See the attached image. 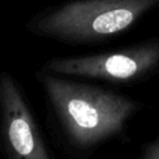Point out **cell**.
Here are the masks:
<instances>
[{
    "label": "cell",
    "mask_w": 159,
    "mask_h": 159,
    "mask_svg": "<svg viewBox=\"0 0 159 159\" xmlns=\"http://www.w3.org/2000/svg\"><path fill=\"white\" fill-rule=\"evenodd\" d=\"M159 10V0H67L34 14L25 29L66 45H97L135 26Z\"/></svg>",
    "instance_id": "obj_2"
},
{
    "label": "cell",
    "mask_w": 159,
    "mask_h": 159,
    "mask_svg": "<svg viewBox=\"0 0 159 159\" xmlns=\"http://www.w3.org/2000/svg\"><path fill=\"white\" fill-rule=\"evenodd\" d=\"M46 122L70 159H89L111 142L125 143L133 119L145 108L137 98L106 87L39 68Z\"/></svg>",
    "instance_id": "obj_1"
},
{
    "label": "cell",
    "mask_w": 159,
    "mask_h": 159,
    "mask_svg": "<svg viewBox=\"0 0 159 159\" xmlns=\"http://www.w3.org/2000/svg\"><path fill=\"white\" fill-rule=\"evenodd\" d=\"M0 153L2 159H55L19 80L0 71Z\"/></svg>",
    "instance_id": "obj_4"
},
{
    "label": "cell",
    "mask_w": 159,
    "mask_h": 159,
    "mask_svg": "<svg viewBox=\"0 0 159 159\" xmlns=\"http://www.w3.org/2000/svg\"><path fill=\"white\" fill-rule=\"evenodd\" d=\"M52 73L111 84L132 86L159 75V37H149L111 51L53 56L41 67Z\"/></svg>",
    "instance_id": "obj_3"
},
{
    "label": "cell",
    "mask_w": 159,
    "mask_h": 159,
    "mask_svg": "<svg viewBox=\"0 0 159 159\" xmlns=\"http://www.w3.org/2000/svg\"><path fill=\"white\" fill-rule=\"evenodd\" d=\"M134 159H159V133L139 147V152Z\"/></svg>",
    "instance_id": "obj_5"
}]
</instances>
